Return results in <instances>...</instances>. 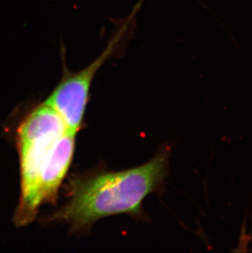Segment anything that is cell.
Listing matches in <instances>:
<instances>
[{
    "instance_id": "cell-2",
    "label": "cell",
    "mask_w": 252,
    "mask_h": 253,
    "mask_svg": "<svg viewBox=\"0 0 252 253\" xmlns=\"http://www.w3.org/2000/svg\"><path fill=\"white\" fill-rule=\"evenodd\" d=\"M67 131L62 117L44 103L26 115L17 127L21 171V195L14 216L17 227L28 225L36 219L41 205V174L52 147Z\"/></svg>"
},
{
    "instance_id": "cell-1",
    "label": "cell",
    "mask_w": 252,
    "mask_h": 253,
    "mask_svg": "<svg viewBox=\"0 0 252 253\" xmlns=\"http://www.w3.org/2000/svg\"><path fill=\"white\" fill-rule=\"evenodd\" d=\"M169 158V149L165 148L138 168L76 177L70 182L67 202L46 222L65 223L76 233L90 229L102 218L143 215L144 199L164 184Z\"/></svg>"
},
{
    "instance_id": "cell-4",
    "label": "cell",
    "mask_w": 252,
    "mask_h": 253,
    "mask_svg": "<svg viewBox=\"0 0 252 253\" xmlns=\"http://www.w3.org/2000/svg\"><path fill=\"white\" fill-rule=\"evenodd\" d=\"M76 135L66 132L52 147L40 182L41 204L56 203L60 186L73 159Z\"/></svg>"
},
{
    "instance_id": "cell-3",
    "label": "cell",
    "mask_w": 252,
    "mask_h": 253,
    "mask_svg": "<svg viewBox=\"0 0 252 253\" xmlns=\"http://www.w3.org/2000/svg\"><path fill=\"white\" fill-rule=\"evenodd\" d=\"M133 11L130 17L126 19L125 23L110 39L107 47L100 55L88 67L79 72H70L63 61L62 79L43 103L51 107L62 117L67 130L71 133L76 134L81 129L93 78L102 65L114 55L121 45L138 10Z\"/></svg>"
}]
</instances>
